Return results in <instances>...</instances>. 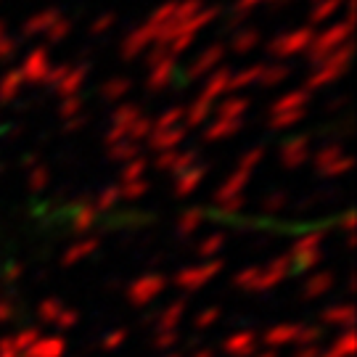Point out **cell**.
Segmentation results:
<instances>
[{"label": "cell", "mask_w": 357, "mask_h": 357, "mask_svg": "<svg viewBox=\"0 0 357 357\" xmlns=\"http://www.w3.org/2000/svg\"><path fill=\"white\" fill-rule=\"evenodd\" d=\"M228 82H230V69L225 66H217L212 75L204 77V88H202V96L206 101H220L228 96Z\"/></svg>", "instance_id": "9a60e30c"}, {"label": "cell", "mask_w": 357, "mask_h": 357, "mask_svg": "<svg viewBox=\"0 0 357 357\" xmlns=\"http://www.w3.org/2000/svg\"><path fill=\"white\" fill-rule=\"evenodd\" d=\"M66 69H69V66H51V72H48V77H45V82H43V85L56 88V85H59V79L66 75Z\"/></svg>", "instance_id": "f5cc1de1"}, {"label": "cell", "mask_w": 357, "mask_h": 357, "mask_svg": "<svg viewBox=\"0 0 357 357\" xmlns=\"http://www.w3.org/2000/svg\"><path fill=\"white\" fill-rule=\"evenodd\" d=\"M146 172H149V159L146 156H135L122 165L119 169V183H132V180H146Z\"/></svg>", "instance_id": "f546056e"}, {"label": "cell", "mask_w": 357, "mask_h": 357, "mask_svg": "<svg viewBox=\"0 0 357 357\" xmlns=\"http://www.w3.org/2000/svg\"><path fill=\"white\" fill-rule=\"evenodd\" d=\"M119 199L122 202H138L141 196L149 193V183L146 180H132V183H119Z\"/></svg>", "instance_id": "74e56055"}, {"label": "cell", "mask_w": 357, "mask_h": 357, "mask_svg": "<svg viewBox=\"0 0 357 357\" xmlns=\"http://www.w3.org/2000/svg\"><path fill=\"white\" fill-rule=\"evenodd\" d=\"M175 69H178V59H172V56H165L162 61H156V64L149 66V77H146V85L151 90H165L169 82H172V77H175Z\"/></svg>", "instance_id": "5bb4252c"}, {"label": "cell", "mask_w": 357, "mask_h": 357, "mask_svg": "<svg viewBox=\"0 0 357 357\" xmlns=\"http://www.w3.org/2000/svg\"><path fill=\"white\" fill-rule=\"evenodd\" d=\"M69 32H72V24H69L66 19H61V16H59V19L48 26V32H45L43 38L48 40V43H64V40L69 38Z\"/></svg>", "instance_id": "7bdbcfd3"}, {"label": "cell", "mask_w": 357, "mask_h": 357, "mask_svg": "<svg viewBox=\"0 0 357 357\" xmlns=\"http://www.w3.org/2000/svg\"><path fill=\"white\" fill-rule=\"evenodd\" d=\"M191 167H196V153L178 151L175 153V159H172V165H169V172L178 178V175H183V172H185V169H191Z\"/></svg>", "instance_id": "bcb514c9"}, {"label": "cell", "mask_w": 357, "mask_h": 357, "mask_svg": "<svg viewBox=\"0 0 357 357\" xmlns=\"http://www.w3.org/2000/svg\"><path fill=\"white\" fill-rule=\"evenodd\" d=\"M206 178V169L204 167H191V169H185L183 175H178V180H175V193H178L180 199H185V196H191V193H196L199 188H202V183H204Z\"/></svg>", "instance_id": "7402d4cb"}, {"label": "cell", "mask_w": 357, "mask_h": 357, "mask_svg": "<svg viewBox=\"0 0 357 357\" xmlns=\"http://www.w3.org/2000/svg\"><path fill=\"white\" fill-rule=\"evenodd\" d=\"M24 88V77L19 69H11L0 77V103H11L13 98H19V93Z\"/></svg>", "instance_id": "cb8c5ba5"}, {"label": "cell", "mask_w": 357, "mask_h": 357, "mask_svg": "<svg viewBox=\"0 0 357 357\" xmlns=\"http://www.w3.org/2000/svg\"><path fill=\"white\" fill-rule=\"evenodd\" d=\"M96 220H98V212L93 209V204H79L75 212V230L88 233V230L96 225Z\"/></svg>", "instance_id": "f35d334b"}, {"label": "cell", "mask_w": 357, "mask_h": 357, "mask_svg": "<svg viewBox=\"0 0 357 357\" xmlns=\"http://www.w3.org/2000/svg\"><path fill=\"white\" fill-rule=\"evenodd\" d=\"M116 24V13H101V16H98V19H96V22H93V26H90V32H93V35H103V32H109V29H112V26Z\"/></svg>", "instance_id": "681fc988"}, {"label": "cell", "mask_w": 357, "mask_h": 357, "mask_svg": "<svg viewBox=\"0 0 357 357\" xmlns=\"http://www.w3.org/2000/svg\"><path fill=\"white\" fill-rule=\"evenodd\" d=\"M312 3H318V0H312Z\"/></svg>", "instance_id": "9f6ffc18"}, {"label": "cell", "mask_w": 357, "mask_h": 357, "mask_svg": "<svg viewBox=\"0 0 357 357\" xmlns=\"http://www.w3.org/2000/svg\"><path fill=\"white\" fill-rule=\"evenodd\" d=\"M320 246H323V233H305L294 241L291 259H296L299 265H315L320 259Z\"/></svg>", "instance_id": "9c48e42d"}, {"label": "cell", "mask_w": 357, "mask_h": 357, "mask_svg": "<svg viewBox=\"0 0 357 357\" xmlns=\"http://www.w3.org/2000/svg\"><path fill=\"white\" fill-rule=\"evenodd\" d=\"M96 249H98V238H82V241L72 243L64 255V265H77L79 259H85V257L93 255Z\"/></svg>", "instance_id": "4dcf8cb0"}, {"label": "cell", "mask_w": 357, "mask_h": 357, "mask_svg": "<svg viewBox=\"0 0 357 357\" xmlns=\"http://www.w3.org/2000/svg\"><path fill=\"white\" fill-rule=\"evenodd\" d=\"M51 56H48V51L45 48H35V51H29L24 56V61H22V66H19V72H22V77H24V85L29 82V85H43L45 82V77H48V72H51Z\"/></svg>", "instance_id": "8992f818"}, {"label": "cell", "mask_w": 357, "mask_h": 357, "mask_svg": "<svg viewBox=\"0 0 357 357\" xmlns=\"http://www.w3.org/2000/svg\"><path fill=\"white\" fill-rule=\"evenodd\" d=\"M159 289H162V278H143V281L135 283V289H132V299H138V302L151 299Z\"/></svg>", "instance_id": "b9f144b4"}, {"label": "cell", "mask_w": 357, "mask_h": 357, "mask_svg": "<svg viewBox=\"0 0 357 357\" xmlns=\"http://www.w3.org/2000/svg\"><path fill=\"white\" fill-rule=\"evenodd\" d=\"M349 6V0H318V3H312V11H310V22L312 24H323V22H328L331 16L339 13L342 6Z\"/></svg>", "instance_id": "484cf974"}, {"label": "cell", "mask_w": 357, "mask_h": 357, "mask_svg": "<svg viewBox=\"0 0 357 357\" xmlns=\"http://www.w3.org/2000/svg\"><path fill=\"white\" fill-rule=\"evenodd\" d=\"M106 153H109V159H112V162L125 165V162H130V159L141 156V146H138V143H132V141H119V143H114V146H109Z\"/></svg>", "instance_id": "1f68e13d"}, {"label": "cell", "mask_w": 357, "mask_h": 357, "mask_svg": "<svg viewBox=\"0 0 357 357\" xmlns=\"http://www.w3.org/2000/svg\"><path fill=\"white\" fill-rule=\"evenodd\" d=\"M310 156H312V151H310V138H305V135L289 138L281 146V165L286 169H299L302 165L310 162Z\"/></svg>", "instance_id": "ba28073f"}, {"label": "cell", "mask_w": 357, "mask_h": 357, "mask_svg": "<svg viewBox=\"0 0 357 357\" xmlns=\"http://www.w3.org/2000/svg\"><path fill=\"white\" fill-rule=\"evenodd\" d=\"M352 43V16H347L344 22H336V24L326 26L323 32L312 35V43H310V61L318 64L323 59H328L331 53H336L339 48H344Z\"/></svg>", "instance_id": "6da1fadb"}, {"label": "cell", "mask_w": 357, "mask_h": 357, "mask_svg": "<svg viewBox=\"0 0 357 357\" xmlns=\"http://www.w3.org/2000/svg\"><path fill=\"white\" fill-rule=\"evenodd\" d=\"M252 183V172H246V169H233L228 178L222 180V185L217 188L215 193V204H225L228 199H236V196H243V191H246V185Z\"/></svg>", "instance_id": "8fae6325"}, {"label": "cell", "mask_w": 357, "mask_h": 357, "mask_svg": "<svg viewBox=\"0 0 357 357\" xmlns=\"http://www.w3.org/2000/svg\"><path fill=\"white\" fill-rule=\"evenodd\" d=\"M85 79H88V69L85 66H69L66 69V75L59 79V85H56V96L59 98H69V96H79V90L85 85Z\"/></svg>", "instance_id": "e0dca14e"}, {"label": "cell", "mask_w": 357, "mask_h": 357, "mask_svg": "<svg viewBox=\"0 0 357 357\" xmlns=\"http://www.w3.org/2000/svg\"><path fill=\"white\" fill-rule=\"evenodd\" d=\"M143 112L141 106H135V103H119L114 109V114H112V128L106 130V146H114L119 141H128V132L130 128L135 125V119H141Z\"/></svg>", "instance_id": "5b68a950"}, {"label": "cell", "mask_w": 357, "mask_h": 357, "mask_svg": "<svg viewBox=\"0 0 357 357\" xmlns=\"http://www.w3.org/2000/svg\"><path fill=\"white\" fill-rule=\"evenodd\" d=\"M59 16H61V13L56 11V8H45V11L32 13L24 22V26H22V35H24V38H40V35H45L48 26H51Z\"/></svg>", "instance_id": "ac0fdd59"}, {"label": "cell", "mask_w": 357, "mask_h": 357, "mask_svg": "<svg viewBox=\"0 0 357 357\" xmlns=\"http://www.w3.org/2000/svg\"><path fill=\"white\" fill-rule=\"evenodd\" d=\"M312 35L315 29L312 26H299V29H289L278 38H273L268 43V53L278 61H286V59H294V56H302L307 53L310 43H312Z\"/></svg>", "instance_id": "3957f363"}, {"label": "cell", "mask_w": 357, "mask_h": 357, "mask_svg": "<svg viewBox=\"0 0 357 357\" xmlns=\"http://www.w3.org/2000/svg\"><path fill=\"white\" fill-rule=\"evenodd\" d=\"M212 119V101H206L204 96H199L196 101L185 109V119H183V128L193 130V128H204L206 122Z\"/></svg>", "instance_id": "d6986e66"}, {"label": "cell", "mask_w": 357, "mask_h": 357, "mask_svg": "<svg viewBox=\"0 0 357 357\" xmlns=\"http://www.w3.org/2000/svg\"><path fill=\"white\" fill-rule=\"evenodd\" d=\"M243 204H246V199H243V196H236V199H228L225 204H220V212H222V215H238L243 209Z\"/></svg>", "instance_id": "816d5d0a"}, {"label": "cell", "mask_w": 357, "mask_h": 357, "mask_svg": "<svg viewBox=\"0 0 357 357\" xmlns=\"http://www.w3.org/2000/svg\"><path fill=\"white\" fill-rule=\"evenodd\" d=\"M149 135H151V119H149V116H141V119H135V125L130 128L128 141H132V143H138V146H143Z\"/></svg>", "instance_id": "ee69618b"}, {"label": "cell", "mask_w": 357, "mask_h": 357, "mask_svg": "<svg viewBox=\"0 0 357 357\" xmlns=\"http://www.w3.org/2000/svg\"><path fill=\"white\" fill-rule=\"evenodd\" d=\"M249 98H243L241 93H230L225 98H220V106H217V114L222 119H243L246 112H249Z\"/></svg>", "instance_id": "44dd1931"}, {"label": "cell", "mask_w": 357, "mask_h": 357, "mask_svg": "<svg viewBox=\"0 0 357 357\" xmlns=\"http://www.w3.org/2000/svg\"><path fill=\"white\" fill-rule=\"evenodd\" d=\"M128 93H130V79H125V77H112L109 82H103L101 88L103 101H112V103H122Z\"/></svg>", "instance_id": "f1b7e54d"}, {"label": "cell", "mask_w": 357, "mask_h": 357, "mask_svg": "<svg viewBox=\"0 0 357 357\" xmlns=\"http://www.w3.org/2000/svg\"><path fill=\"white\" fill-rule=\"evenodd\" d=\"M26 183H29V191H35V193L45 191L48 183H51V172L43 165H32L29 167V175H26Z\"/></svg>", "instance_id": "ab89813d"}, {"label": "cell", "mask_w": 357, "mask_h": 357, "mask_svg": "<svg viewBox=\"0 0 357 357\" xmlns=\"http://www.w3.org/2000/svg\"><path fill=\"white\" fill-rule=\"evenodd\" d=\"M262 66H265V64H252V66H243V69H238V72H230L228 96H230V93H241V90L252 88V85H259Z\"/></svg>", "instance_id": "ffe728a7"}, {"label": "cell", "mask_w": 357, "mask_h": 357, "mask_svg": "<svg viewBox=\"0 0 357 357\" xmlns=\"http://www.w3.org/2000/svg\"><path fill=\"white\" fill-rule=\"evenodd\" d=\"M122 199H119V188L116 185H106L98 196H96V202H93V209L98 212V215H103V212H112L116 204H119Z\"/></svg>", "instance_id": "e575fe53"}, {"label": "cell", "mask_w": 357, "mask_h": 357, "mask_svg": "<svg viewBox=\"0 0 357 357\" xmlns=\"http://www.w3.org/2000/svg\"><path fill=\"white\" fill-rule=\"evenodd\" d=\"M262 159H265V149H259V146H257V149H249V151L238 159V169H246V172L255 175V169L262 165Z\"/></svg>", "instance_id": "f6af8a7d"}, {"label": "cell", "mask_w": 357, "mask_h": 357, "mask_svg": "<svg viewBox=\"0 0 357 357\" xmlns=\"http://www.w3.org/2000/svg\"><path fill=\"white\" fill-rule=\"evenodd\" d=\"M289 273V259H275V262H270L265 270H257V278L255 281L262 286V289H268L273 283H278Z\"/></svg>", "instance_id": "4316f807"}, {"label": "cell", "mask_w": 357, "mask_h": 357, "mask_svg": "<svg viewBox=\"0 0 357 357\" xmlns=\"http://www.w3.org/2000/svg\"><path fill=\"white\" fill-rule=\"evenodd\" d=\"M222 246H225V236H222V233H212L209 238L202 241V249H199V252L204 257H215V255H220Z\"/></svg>", "instance_id": "c3c4849f"}, {"label": "cell", "mask_w": 357, "mask_h": 357, "mask_svg": "<svg viewBox=\"0 0 357 357\" xmlns=\"http://www.w3.org/2000/svg\"><path fill=\"white\" fill-rule=\"evenodd\" d=\"M243 119H222V116H212L204 125V141L206 143H220L233 138L241 130Z\"/></svg>", "instance_id": "4fadbf2b"}, {"label": "cell", "mask_w": 357, "mask_h": 357, "mask_svg": "<svg viewBox=\"0 0 357 357\" xmlns=\"http://www.w3.org/2000/svg\"><path fill=\"white\" fill-rule=\"evenodd\" d=\"M153 40H156V29H153V26H149V24L135 26L128 38L122 40V59H125V61H132V59H138V56H146V51L153 45Z\"/></svg>", "instance_id": "52a82bcc"}, {"label": "cell", "mask_w": 357, "mask_h": 357, "mask_svg": "<svg viewBox=\"0 0 357 357\" xmlns=\"http://www.w3.org/2000/svg\"><path fill=\"white\" fill-rule=\"evenodd\" d=\"M183 119H185V109H183V106H172V109L162 112L156 119H151V130L153 132H162V130L180 128V125H183Z\"/></svg>", "instance_id": "83f0119b"}, {"label": "cell", "mask_w": 357, "mask_h": 357, "mask_svg": "<svg viewBox=\"0 0 357 357\" xmlns=\"http://www.w3.org/2000/svg\"><path fill=\"white\" fill-rule=\"evenodd\" d=\"M286 77H289V66H283V64H265V66H262L259 85H262V88H275V85H281Z\"/></svg>", "instance_id": "836d02e7"}, {"label": "cell", "mask_w": 357, "mask_h": 357, "mask_svg": "<svg viewBox=\"0 0 357 357\" xmlns=\"http://www.w3.org/2000/svg\"><path fill=\"white\" fill-rule=\"evenodd\" d=\"M305 119V112H289V114H270L268 125L273 130H289L296 128L299 122Z\"/></svg>", "instance_id": "60d3db41"}, {"label": "cell", "mask_w": 357, "mask_h": 357, "mask_svg": "<svg viewBox=\"0 0 357 357\" xmlns=\"http://www.w3.org/2000/svg\"><path fill=\"white\" fill-rule=\"evenodd\" d=\"M257 270H259V268H246V270L241 273V275H238V283H241V286H249V283H255Z\"/></svg>", "instance_id": "db71d44e"}, {"label": "cell", "mask_w": 357, "mask_h": 357, "mask_svg": "<svg viewBox=\"0 0 357 357\" xmlns=\"http://www.w3.org/2000/svg\"><path fill=\"white\" fill-rule=\"evenodd\" d=\"M204 225V212L202 209H185L183 215H180L178 220V230L183 233V236H188V233H196V230Z\"/></svg>", "instance_id": "d590c367"}, {"label": "cell", "mask_w": 357, "mask_h": 357, "mask_svg": "<svg viewBox=\"0 0 357 357\" xmlns=\"http://www.w3.org/2000/svg\"><path fill=\"white\" fill-rule=\"evenodd\" d=\"M222 59H225V45H209L193 59L188 75H191V79H204L206 75H212L217 66L222 64Z\"/></svg>", "instance_id": "30bf717a"}, {"label": "cell", "mask_w": 357, "mask_h": 357, "mask_svg": "<svg viewBox=\"0 0 357 357\" xmlns=\"http://www.w3.org/2000/svg\"><path fill=\"white\" fill-rule=\"evenodd\" d=\"M16 53V40L8 35V26L0 22V61H8Z\"/></svg>", "instance_id": "7dc6e473"}, {"label": "cell", "mask_w": 357, "mask_h": 357, "mask_svg": "<svg viewBox=\"0 0 357 357\" xmlns=\"http://www.w3.org/2000/svg\"><path fill=\"white\" fill-rule=\"evenodd\" d=\"M217 270H220V262H209V265H202V268H188L180 273V283L183 286H202L204 281H209L212 275H215Z\"/></svg>", "instance_id": "d4e9b609"}, {"label": "cell", "mask_w": 357, "mask_h": 357, "mask_svg": "<svg viewBox=\"0 0 357 357\" xmlns=\"http://www.w3.org/2000/svg\"><path fill=\"white\" fill-rule=\"evenodd\" d=\"M349 56H352V43H349V45H344V48H339L336 53H331L328 59L318 61V64L312 66L310 77H307V85H305L307 93L323 90L326 85L336 82L339 77H344L347 66H349Z\"/></svg>", "instance_id": "7a4b0ae2"}, {"label": "cell", "mask_w": 357, "mask_h": 357, "mask_svg": "<svg viewBox=\"0 0 357 357\" xmlns=\"http://www.w3.org/2000/svg\"><path fill=\"white\" fill-rule=\"evenodd\" d=\"M79 114H82V98L79 96L61 98V103H59V116L64 119L69 128H75L77 122H79Z\"/></svg>", "instance_id": "d6a6232c"}, {"label": "cell", "mask_w": 357, "mask_h": 357, "mask_svg": "<svg viewBox=\"0 0 357 357\" xmlns=\"http://www.w3.org/2000/svg\"><path fill=\"white\" fill-rule=\"evenodd\" d=\"M342 228H344L347 233H352V230H355V212H347L344 222H342Z\"/></svg>", "instance_id": "11a10c76"}, {"label": "cell", "mask_w": 357, "mask_h": 357, "mask_svg": "<svg viewBox=\"0 0 357 357\" xmlns=\"http://www.w3.org/2000/svg\"><path fill=\"white\" fill-rule=\"evenodd\" d=\"M310 162L320 178H342L352 169V156L342 146H326L315 156H310Z\"/></svg>", "instance_id": "277c9868"}, {"label": "cell", "mask_w": 357, "mask_h": 357, "mask_svg": "<svg viewBox=\"0 0 357 357\" xmlns=\"http://www.w3.org/2000/svg\"><path fill=\"white\" fill-rule=\"evenodd\" d=\"M259 40H262L259 29H255V26H243V29H238V32L233 35V40H230V51L238 53V56L252 53L257 45H259Z\"/></svg>", "instance_id": "603a6c76"}, {"label": "cell", "mask_w": 357, "mask_h": 357, "mask_svg": "<svg viewBox=\"0 0 357 357\" xmlns=\"http://www.w3.org/2000/svg\"><path fill=\"white\" fill-rule=\"evenodd\" d=\"M286 202H289V199H286L283 193H273V196L265 199V212H268V215H278L283 206H286Z\"/></svg>", "instance_id": "f907efd6"}, {"label": "cell", "mask_w": 357, "mask_h": 357, "mask_svg": "<svg viewBox=\"0 0 357 357\" xmlns=\"http://www.w3.org/2000/svg\"><path fill=\"white\" fill-rule=\"evenodd\" d=\"M175 3H178V0H167V3H162V6L149 16V22H146V24L153 26L156 32H159L165 24H169V22H172V13H175Z\"/></svg>", "instance_id": "8d00e7d4"}, {"label": "cell", "mask_w": 357, "mask_h": 357, "mask_svg": "<svg viewBox=\"0 0 357 357\" xmlns=\"http://www.w3.org/2000/svg\"><path fill=\"white\" fill-rule=\"evenodd\" d=\"M310 96L305 88L302 90H289L283 93L281 98H275L273 106H270V114H289V112H305L307 103H310Z\"/></svg>", "instance_id": "2e32d148"}, {"label": "cell", "mask_w": 357, "mask_h": 357, "mask_svg": "<svg viewBox=\"0 0 357 357\" xmlns=\"http://www.w3.org/2000/svg\"><path fill=\"white\" fill-rule=\"evenodd\" d=\"M185 135H188V130L183 128H172V130H162V132H153L146 138V146L151 149L153 153H165V151H178L180 143L185 141Z\"/></svg>", "instance_id": "7c38bea8"}]
</instances>
